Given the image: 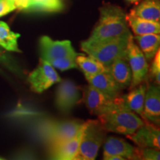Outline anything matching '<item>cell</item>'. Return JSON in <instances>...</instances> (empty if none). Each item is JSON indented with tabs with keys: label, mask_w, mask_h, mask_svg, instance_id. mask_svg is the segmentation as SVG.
<instances>
[{
	"label": "cell",
	"mask_w": 160,
	"mask_h": 160,
	"mask_svg": "<svg viewBox=\"0 0 160 160\" xmlns=\"http://www.w3.org/2000/svg\"><path fill=\"white\" fill-rule=\"evenodd\" d=\"M127 2H128L129 3H131V4H137L139 2L140 0H126Z\"/></svg>",
	"instance_id": "30"
},
{
	"label": "cell",
	"mask_w": 160,
	"mask_h": 160,
	"mask_svg": "<svg viewBox=\"0 0 160 160\" xmlns=\"http://www.w3.org/2000/svg\"><path fill=\"white\" fill-rule=\"evenodd\" d=\"M146 81L143 82L136 87L133 88L128 94L125 95V102L131 111H133L137 115L142 117L144 110L145 91L147 88Z\"/></svg>",
	"instance_id": "20"
},
{
	"label": "cell",
	"mask_w": 160,
	"mask_h": 160,
	"mask_svg": "<svg viewBox=\"0 0 160 160\" xmlns=\"http://www.w3.org/2000/svg\"><path fill=\"white\" fill-rule=\"evenodd\" d=\"M39 53L41 59L51 64L58 59L69 57H77L79 53L74 48L68 40L53 41L51 38L44 36L39 39Z\"/></svg>",
	"instance_id": "6"
},
{
	"label": "cell",
	"mask_w": 160,
	"mask_h": 160,
	"mask_svg": "<svg viewBox=\"0 0 160 160\" xmlns=\"http://www.w3.org/2000/svg\"><path fill=\"white\" fill-rule=\"evenodd\" d=\"M107 132L130 135L144 125V120L129 108L124 96L115 98L108 107L98 116Z\"/></svg>",
	"instance_id": "2"
},
{
	"label": "cell",
	"mask_w": 160,
	"mask_h": 160,
	"mask_svg": "<svg viewBox=\"0 0 160 160\" xmlns=\"http://www.w3.org/2000/svg\"><path fill=\"white\" fill-rule=\"evenodd\" d=\"M131 13L142 19L159 22L160 2L159 0H143Z\"/></svg>",
	"instance_id": "17"
},
{
	"label": "cell",
	"mask_w": 160,
	"mask_h": 160,
	"mask_svg": "<svg viewBox=\"0 0 160 160\" xmlns=\"http://www.w3.org/2000/svg\"><path fill=\"white\" fill-rule=\"evenodd\" d=\"M85 78L88 82L89 85L102 92L109 97L114 99L121 95L120 93L122 90L115 82L108 71L102 72Z\"/></svg>",
	"instance_id": "16"
},
{
	"label": "cell",
	"mask_w": 160,
	"mask_h": 160,
	"mask_svg": "<svg viewBox=\"0 0 160 160\" xmlns=\"http://www.w3.org/2000/svg\"><path fill=\"white\" fill-rule=\"evenodd\" d=\"M59 82L56 93V105L62 113H68L79 101L80 91L71 80H61Z\"/></svg>",
	"instance_id": "9"
},
{
	"label": "cell",
	"mask_w": 160,
	"mask_h": 160,
	"mask_svg": "<svg viewBox=\"0 0 160 160\" xmlns=\"http://www.w3.org/2000/svg\"><path fill=\"white\" fill-rule=\"evenodd\" d=\"M103 159H106L110 156L117 155L125 159H137V148L120 138L110 137L105 140Z\"/></svg>",
	"instance_id": "14"
},
{
	"label": "cell",
	"mask_w": 160,
	"mask_h": 160,
	"mask_svg": "<svg viewBox=\"0 0 160 160\" xmlns=\"http://www.w3.org/2000/svg\"><path fill=\"white\" fill-rule=\"evenodd\" d=\"M125 159V158L119 157V156H117V155H113V156H110L106 159L105 160H123Z\"/></svg>",
	"instance_id": "29"
},
{
	"label": "cell",
	"mask_w": 160,
	"mask_h": 160,
	"mask_svg": "<svg viewBox=\"0 0 160 160\" xmlns=\"http://www.w3.org/2000/svg\"><path fill=\"white\" fill-rule=\"evenodd\" d=\"M114 99L105 95L91 85L84 88L82 100L88 110L93 114H101Z\"/></svg>",
	"instance_id": "13"
},
{
	"label": "cell",
	"mask_w": 160,
	"mask_h": 160,
	"mask_svg": "<svg viewBox=\"0 0 160 160\" xmlns=\"http://www.w3.org/2000/svg\"><path fill=\"white\" fill-rule=\"evenodd\" d=\"M15 4L17 9L26 11L29 4V0H12Z\"/></svg>",
	"instance_id": "28"
},
{
	"label": "cell",
	"mask_w": 160,
	"mask_h": 160,
	"mask_svg": "<svg viewBox=\"0 0 160 160\" xmlns=\"http://www.w3.org/2000/svg\"><path fill=\"white\" fill-rule=\"evenodd\" d=\"M76 62L78 67H79L80 69L82 71L85 77L108 71V68L90 56L85 57L83 54L78 55L76 58Z\"/></svg>",
	"instance_id": "21"
},
{
	"label": "cell",
	"mask_w": 160,
	"mask_h": 160,
	"mask_svg": "<svg viewBox=\"0 0 160 160\" xmlns=\"http://www.w3.org/2000/svg\"><path fill=\"white\" fill-rule=\"evenodd\" d=\"M16 9L17 7L12 0H0V17L8 15Z\"/></svg>",
	"instance_id": "27"
},
{
	"label": "cell",
	"mask_w": 160,
	"mask_h": 160,
	"mask_svg": "<svg viewBox=\"0 0 160 160\" xmlns=\"http://www.w3.org/2000/svg\"><path fill=\"white\" fill-rule=\"evenodd\" d=\"M97 25L91 37L81 45H93L131 33L126 13L119 6L105 5L100 8Z\"/></svg>",
	"instance_id": "1"
},
{
	"label": "cell",
	"mask_w": 160,
	"mask_h": 160,
	"mask_svg": "<svg viewBox=\"0 0 160 160\" xmlns=\"http://www.w3.org/2000/svg\"><path fill=\"white\" fill-rule=\"evenodd\" d=\"M159 149L152 148H139L137 150V159L159 160Z\"/></svg>",
	"instance_id": "24"
},
{
	"label": "cell",
	"mask_w": 160,
	"mask_h": 160,
	"mask_svg": "<svg viewBox=\"0 0 160 160\" xmlns=\"http://www.w3.org/2000/svg\"><path fill=\"white\" fill-rule=\"evenodd\" d=\"M85 122L82 123L77 134L73 139L62 143L48 147L49 157L51 159L73 160L76 159L79 149L80 142L84 130Z\"/></svg>",
	"instance_id": "12"
},
{
	"label": "cell",
	"mask_w": 160,
	"mask_h": 160,
	"mask_svg": "<svg viewBox=\"0 0 160 160\" xmlns=\"http://www.w3.org/2000/svg\"><path fill=\"white\" fill-rule=\"evenodd\" d=\"M106 133L107 131L104 129L99 120H88L85 122L76 159H95L99 148L105 142Z\"/></svg>",
	"instance_id": "5"
},
{
	"label": "cell",
	"mask_w": 160,
	"mask_h": 160,
	"mask_svg": "<svg viewBox=\"0 0 160 160\" xmlns=\"http://www.w3.org/2000/svg\"><path fill=\"white\" fill-rule=\"evenodd\" d=\"M150 70V77L156 85H160V51L158 50L157 53L154 56Z\"/></svg>",
	"instance_id": "26"
},
{
	"label": "cell",
	"mask_w": 160,
	"mask_h": 160,
	"mask_svg": "<svg viewBox=\"0 0 160 160\" xmlns=\"http://www.w3.org/2000/svg\"><path fill=\"white\" fill-rule=\"evenodd\" d=\"M131 35V33H128L93 45H81V48L108 68L118 57L127 54V45Z\"/></svg>",
	"instance_id": "4"
},
{
	"label": "cell",
	"mask_w": 160,
	"mask_h": 160,
	"mask_svg": "<svg viewBox=\"0 0 160 160\" xmlns=\"http://www.w3.org/2000/svg\"><path fill=\"white\" fill-rule=\"evenodd\" d=\"M108 71L120 89L123 90L130 87L132 80V72L128 61L127 54L116 59L108 67Z\"/></svg>",
	"instance_id": "15"
},
{
	"label": "cell",
	"mask_w": 160,
	"mask_h": 160,
	"mask_svg": "<svg viewBox=\"0 0 160 160\" xmlns=\"http://www.w3.org/2000/svg\"><path fill=\"white\" fill-rule=\"evenodd\" d=\"M62 0H29L26 11L35 12H59L63 9Z\"/></svg>",
	"instance_id": "23"
},
{
	"label": "cell",
	"mask_w": 160,
	"mask_h": 160,
	"mask_svg": "<svg viewBox=\"0 0 160 160\" xmlns=\"http://www.w3.org/2000/svg\"><path fill=\"white\" fill-rule=\"evenodd\" d=\"M142 117L144 120L154 125L160 122V91L156 84L147 85L145 91L144 110Z\"/></svg>",
	"instance_id": "11"
},
{
	"label": "cell",
	"mask_w": 160,
	"mask_h": 160,
	"mask_svg": "<svg viewBox=\"0 0 160 160\" xmlns=\"http://www.w3.org/2000/svg\"><path fill=\"white\" fill-rule=\"evenodd\" d=\"M127 59L132 72V80L130 87H136L146 81L148 75L149 68L145 56L133 42V36L129 38L127 45Z\"/></svg>",
	"instance_id": "7"
},
{
	"label": "cell",
	"mask_w": 160,
	"mask_h": 160,
	"mask_svg": "<svg viewBox=\"0 0 160 160\" xmlns=\"http://www.w3.org/2000/svg\"><path fill=\"white\" fill-rule=\"evenodd\" d=\"M20 34L12 31L7 23L0 21V46L7 51L20 52L17 43Z\"/></svg>",
	"instance_id": "22"
},
{
	"label": "cell",
	"mask_w": 160,
	"mask_h": 160,
	"mask_svg": "<svg viewBox=\"0 0 160 160\" xmlns=\"http://www.w3.org/2000/svg\"><path fill=\"white\" fill-rule=\"evenodd\" d=\"M133 40L137 42V46L148 60L153 59L158 50H159L160 37L157 33L136 35L133 37Z\"/></svg>",
	"instance_id": "18"
},
{
	"label": "cell",
	"mask_w": 160,
	"mask_h": 160,
	"mask_svg": "<svg viewBox=\"0 0 160 160\" xmlns=\"http://www.w3.org/2000/svg\"><path fill=\"white\" fill-rule=\"evenodd\" d=\"M61 78L49 62L40 58L39 65L28 76V81L31 89L37 93H42L45 90L61 81Z\"/></svg>",
	"instance_id": "8"
},
{
	"label": "cell",
	"mask_w": 160,
	"mask_h": 160,
	"mask_svg": "<svg viewBox=\"0 0 160 160\" xmlns=\"http://www.w3.org/2000/svg\"><path fill=\"white\" fill-rule=\"evenodd\" d=\"M76 58L77 57H69L58 59L52 62L51 65L54 68H57L60 71H67L72 68H77L78 65L76 62Z\"/></svg>",
	"instance_id": "25"
},
{
	"label": "cell",
	"mask_w": 160,
	"mask_h": 160,
	"mask_svg": "<svg viewBox=\"0 0 160 160\" xmlns=\"http://www.w3.org/2000/svg\"><path fill=\"white\" fill-rule=\"evenodd\" d=\"M144 125L132 134L126 137L131 139L139 148H160V132L154 124L144 120Z\"/></svg>",
	"instance_id": "10"
},
{
	"label": "cell",
	"mask_w": 160,
	"mask_h": 160,
	"mask_svg": "<svg viewBox=\"0 0 160 160\" xmlns=\"http://www.w3.org/2000/svg\"><path fill=\"white\" fill-rule=\"evenodd\" d=\"M82 125V123L75 120L43 119L36 122L31 129L37 139L51 147L73 139Z\"/></svg>",
	"instance_id": "3"
},
{
	"label": "cell",
	"mask_w": 160,
	"mask_h": 160,
	"mask_svg": "<svg viewBox=\"0 0 160 160\" xmlns=\"http://www.w3.org/2000/svg\"><path fill=\"white\" fill-rule=\"evenodd\" d=\"M128 23L131 28L132 31L135 35H144L149 33H160V24L159 22L149 21L130 13L128 15H126Z\"/></svg>",
	"instance_id": "19"
}]
</instances>
